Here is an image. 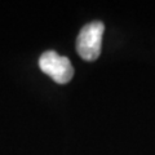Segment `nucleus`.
<instances>
[{
    "label": "nucleus",
    "instance_id": "1",
    "mask_svg": "<svg viewBox=\"0 0 155 155\" xmlns=\"http://www.w3.org/2000/svg\"><path fill=\"white\" fill-rule=\"evenodd\" d=\"M105 26L102 22L94 21L81 28L76 39V51L85 61H94L98 58L102 45V35Z\"/></svg>",
    "mask_w": 155,
    "mask_h": 155
},
{
    "label": "nucleus",
    "instance_id": "2",
    "mask_svg": "<svg viewBox=\"0 0 155 155\" xmlns=\"http://www.w3.org/2000/svg\"><path fill=\"white\" fill-rule=\"evenodd\" d=\"M39 67L58 84H66L74 76V67L70 60L53 51L44 52L39 58Z\"/></svg>",
    "mask_w": 155,
    "mask_h": 155
}]
</instances>
